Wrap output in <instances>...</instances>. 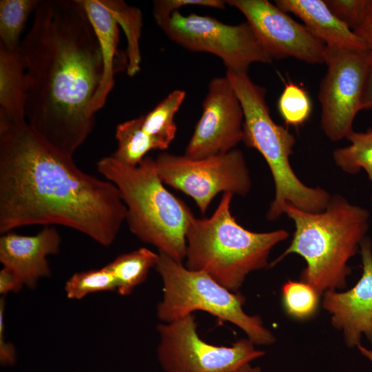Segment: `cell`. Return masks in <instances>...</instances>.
Instances as JSON below:
<instances>
[{"label":"cell","mask_w":372,"mask_h":372,"mask_svg":"<svg viewBox=\"0 0 372 372\" xmlns=\"http://www.w3.org/2000/svg\"><path fill=\"white\" fill-rule=\"evenodd\" d=\"M226 1L223 0H156L153 1L152 13L156 24L160 26L171 14L181 7L198 6L223 10Z\"/></svg>","instance_id":"obj_28"},{"label":"cell","mask_w":372,"mask_h":372,"mask_svg":"<svg viewBox=\"0 0 372 372\" xmlns=\"http://www.w3.org/2000/svg\"><path fill=\"white\" fill-rule=\"evenodd\" d=\"M39 0L0 1V43L10 51H17L20 37Z\"/></svg>","instance_id":"obj_23"},{"label":"cell","mask_w":372,"mask_h":372,"mask_svg":"<svg viewBox=\"0 0 372 372\" xmlns=\"http://www.w3.org/2000/svg\"><path fill=\"white\" fill-rule=\"evenodd\" d=\"M143 115L118 124L116 128L117 148L112 156L130 166L138 165L151 150L158 149L157 143L143 129Z\"/></svg>","instance_id":"obj_21"},{"label":"cell","mask_w":372,"mask_h":372,"mask_svg":"<svg viewBox=\"0 0 372 372\" xmlns=\"http://www.w3.org/2000/svg\"><path fill=\"white\" fill-rule=\"evenodd\" d=\"M4 309L5 300H0V363L3 366H12L17 360L16 351L14 346L6 342L4 337Z\"/></svg>","instance_id":"obj_30"},{"label":"cell","mask_w":372,"mask_h":372,"mask_svg":"<svg viewBox=\"0 0 372 372\" xmlns=\"http://www.w3.org/2000/svg\"><path fill=\"white\" fill-rule=\"evenodd\" d=\"M154 160L163 183L191 197L203 214L218 194L245 196L251 187L246 160L237 149L200 159L163 152Z\"/></svg>","instance_id":"obj_8"},{"label":"cell","mask_w":372,"mask_h":372,"mask_svg":"<svg viewBox=\"0 0 372 372\" xmlns=\"http://www.w3.org/2000/svg\"><path fill=\"white\" fill-rule=\"evenodd\" d=\"M156 355L164 372H236L265 355L249 339L231 346H216L202 340L193 314L157 327Z\"/></svg>","instance_id":"obj_10"},{"label":"cell","mask_w":372,"mask_h":372,"mask_svg":"<svg viewBox=\"0 0 372 372\" xmlns=\"http://www.w3.org/2000/svg\"><path fill=\"white\" fill-rule=\"evenodd\" d=\"M278 111L285 123L294 127L304 124L312 111L311 99L300 85L286 83L278 101Z\"/></svg>","instance_id":"obj_27"},{"label":"cell","mask_w":372,"mask_h":372,"mask_svg":"<svg viewBox=\"0 0 372 372\" xmlns=\"http://www.w3.org/2000/svg\"><path fill=\"white\" fill-rule=\"evenodd\" d=\"M24 285L17 276L10 269L3 267L0 271V293L19 292Z\"/></svg>","instance_id":"obj_32"},{"label":"cell","mask_w":372,"mask_h":372,"mask_svg":"<svg viewBox=\"0 0 372 372\" xmlns=\"http://www.w3.org/2000/svg\"><path fill=\"white\" fill-rule=\"evenodd\" d=\"M96 168L118 189L127 208L130 231L158 252L182 262L186 254V231L194 216L160 178L154 158L146 156L138 165H125L112 155L101 158Z\"/></svg>","instance_id":"obj_4"},{"label":"cell","mask_w":372,"mask_h":372,"mask_svg":"<svg viewBox=\"0 0 372 372\" xmlns=\"http://www.w3.org/2000/svg\"><path fill=\"white\" fill-rule=\"evenodd\" d=\"M159 27L182 48L218 56L227 71L247 73L254 63L272 62L247 21L229 25L208 16L176 11Z\"/></svg>","instance_id":"obj_9"},{"label":"cell","mask_w":372,"mask_h":372,"mask_svg":"<svg viewBox=\"0 0 372 372\" xmlns=\"http://www.w3.org/2000/svg\"><path fill=\"white\" fill-rule=\"evenodd\" d=\"M367 54L369 63L372 66V50H369Z\"/></svg>","instance_id":"obj_36"},{"label":"cell","mask_w":372,"mask_h":372,"mask_svg":"<svg viewBox=\"0 0 372 372\" xmlns=\"http://www.w3.org/2000/svg\"><path fill=\"white\" fill-rule=\"evenodd\" d=\"M127 208L117 187L81 170L28 125L0 113V233L65 226L102 246L116 240Z\"/></svg>","instance_id":"obj_1"},{"label":"cell","mask_w":372,"mask_h":372,"mask_svg":"<svg viewBox=\"0 0 372 372\" xmlns=\"http://www.w3.org/2000/svg\"><path fill=\"white\" fill-rule=\"evenodd\" d=\"M158 254L155 269L163 286V299L156 308L161 320L169 322L203 311L237 326L254 344L275 342L259 316L245 312L242 295L227 289L203 271L190 270L165 254Z\"/></svg>","instance_id":"obj_7"},{"label":"cell","mask_w":372,"mask_h":372,"mask_svg":"<svg viewBox=\"0 0 372 372\" xmlns=\"http://www.w3.org/2000/svg\"><path fill=\"white\" fill-rule=\"evenodd\" d=\"M327 46V45H326ZM369 51V50H368ZM368 51L327 46V72L318 92L321 105V127L331 141H339L351 133L371 65Z\"/></svg>","instance_id":"obj_11"},{"label":"cell","mask_w":372,"mask_h":372,"mask_svg":"<svg viewBox=\"0 0 372 372\" xmlns=\"http://www.w3.org/2000/svg\"><path fill=\"white\" fill-rule=\"evenodd\" d=\"M17 52L25 73V121L73 156L94 128L92 102L103 71L99 41L79 0H39Z\"/></svg>","instance_id":"obj_2"},{"label":"cell","mask_w":372,"mask_h":372,"mask_svg":"<svg viewBox=\"0 0 372 372\" xmlns=\"http://www.w3.org/2000/svg\"><path fill=\"white\" fill-rule=\"evenodd\" d=\"M353 31L372 50V0H366L362 17Z\"/></svg>","instance_id":"obj_31"},{"label":"cell","mask_w":372,"mask_h":372,"mask_svg":"<svg viewBox=\"0 0 372 372\" xmlns=\"http://www.w3.org/2000/svg\"><path fill=\"white\" fill-rule=\"evenodd\" d=\"M362 276L344 292L327 291L322 307L331 315L332 325L342 331L349 347H357L364 335L372 344V243L365 237L360 244Z\"/></svg>","instance_id":"obj_14"},{"label":"cell","mask_w":372,"mask_h":372,"mask_svg":"<svg viewBox=\"0 0 372 372\" xmlns=\"http://www.w3.org/2000/svg\"><path fill=\"white\" fill-rule=\"evenodd\" d=\"M331 12L349 28L353 30L361 19L366 0H325Z\"/></svg>","instance_id":"obj_29"},{"label":"cell","mask_w":372,"mask_h":372,"mask_svg":"<svg viewBox=\"0 0 372 372\" xmlns=\"http://www.w3.org/2000/svg\"><path fill=\"white\" fill-rule=\"evenodd\" d=\"M346 138L350 145L333 152L335 165L350 174L364 169L372 183V128L364 132L353 131Z\"/></svg>","instance_id":"obj_22"},{"label":"cell","mask_w":372,"mask_h":372,"mask_svg":"<svg viewBox=\"0 0 372 372\" xmlns=\"http://www.w3.org/2000/svg\"><path fill=\"white\" fill-rule=\"evenodd\" d=\"M202 108L184 155L200 159L236 149L243 139L244 113L226 75L210 80Z\"/></svg>","instance_id":"obj_13"},{"label":"cell","mask_w":372,"mask_h":372,"mask_svg":"<svg viewBox=\"0 0 372 372\" xmlns=\"http://www.w3.org/2000/svg\"><path fill=\"white\" fill-rule=\"evenodd\" d=\"M358 349H359L360 352L366 358L369 359L372 362V350L368 349L365 348L364 347H362L360 344H359L357 346Z\"/></svg>","instance_id":"obj_35"},{"label":"cell","mask_w":372,"mask_h":372,"mask_svg":"<svg viewBox=\"0 0 372 372\" xmlns=\"http://www.w3.org/2000/svg\"><path fill=\"white\" fill-rule=\"evenodd\" d=\"M371 108H372V66L367 76L360 105L361 110Z\"/></svg>","instance_id":"obj_33"},{"label":"cell","mask_w":372,"mask_h":372,"mask_svg":"<svg viewBox=\"0 0 372 372\" xmlns=\"http://www.w3.org/2000/svg\"><path fill=\"white\" fill-rule=\"evenodd\" d=\"M232 197L231 193L223 194L211 216L191 221L185 235V266L236 292L248 274L267 266L272 249L289 234L282 229L268 232L245 229L231 214Z\"/></svg>","instance_id":"obj_5"},{"label":"cell","mask_w":372,"mask_h":372,"mask_svg":"<svg viewBox=\"0 0 372 372\" xmlns=\"http://www.w3.org/2000/svg\"><path fill=\"white\" fill-rule=\"evenodd\" d=\"M99 41L103 59V77L92 102V111L101 109L114 85L116 74L127 66V58L120 52L118 22L112 0H79Z\"/></svg>","instance_id":"obj_16"},{"label":"cell","mask_w":372,"mask_h":372,"mask_svg":"<svg viewBox=\"0 0 372 372\" xmlns=\"http://www.w3.org/2000/svg\"><path fill=\"white\" fill-rule=\"evenodd\" d=\"M275 5L300 18L307 30L327 46L368 51L364 42L340 21L322 0H276Z\"/></svg>","instance_id":"obj_17"},{"label":"cell","mask_w":372,"mask_h":372,"mask_svg":"<svg viewBox=\"0 0 372 372\" xmlns=\"http://www.w3.org/2000/svg\"><path fill=\"white\" fill-rule=\"evenodd\" d=\"M225 75L243 110L242 141L261 154L273 177L275 195L267 219L277 220L284 214L287 203L309 212L323 211L331 196L320 187L307 186L294 173L289 157L296 138L286 127L272 119L266 102L265 87L253 82L247 73L227 71Z\"/></svg>","instance_id":"obj_6"},{"label":"cell","mask_w":372,"mask_h":372,"mask_svg":"<svg viewBox=\"0 0 372 372\" xmlns=\"http://www.w3.org/2000/svg\"><path fill=\"white\" fill-rule=\"evenodd\" d=\"M26 79L17 51L0 43V113L14 120L25 118Z\"/></svg>","instance_id":"obj_18"},{"label":"cell","mask_w":372,"mask_h":372,"mask_svg":"<svg viewBox=\"0 0 372 372\" xmlns=\"http://www.w3.org/2000/svg\"><path fill=\"white\" fill-rule=\"evenodd\" d=\"M320 294L311 285L302 281L288 280L282 287V307L289 316L305 320L318 310Z\"/></svg>","instance_id":"obj_25"},{"label":"cell","mask_w":372,"mask_h":372,"mask_svg":"<svg viewBox=\"0 0 372 372\" xmlns=\"http://www.w3.org/2000/svg\"><path fill=\"white\" fill-rule=\"evenodd\" d=\"M64 290L69 299L81 300L93 293L116 291V283L112 271L105 265L74 273L65 282Z\"/></svg>","instance_id":"obj_26"},{"label":"cell","mask_w":372,"mask_h":372,"mask_svg":"<svg viewBox=\"0 0 372 372\" xmlns=\"http://www.w3.org/2000/svg\"><path fill=\"white\" fill-rule=\"evenodd\" d=\"M112 2L115 17L125 32L127 41V72L130 76H133L141 69L139 38L142 28V14L138 8L128 6L123 1L112 0Z\"/></svg>","instance_id":"obj_24"},{"label":"cell","mask_w":372,"mask_h":372,"mask_svg":"<svg viewBox=\"0 0 372 372\" xmlns=\"http://www.w3.org/2000/svg\"><path fill=\"white\" fill-rule=\"evenodd\" d=\"M61 238L52 226H45L33 236L9 231L0 238V262L30 289L51 274L48 256L60 251Z\"/></svg>","instance_id":"obj_15"},{"label":"cell","mask_w":372,"mask_h":372,"mask_svg":"<svg viewBox=\"0 0 372 372\" xmlns=\"http://www.w3.org/2000/svg\"><path fill=\"white\" fill-rule=\"evenodd\" d=\"M245 17L269 56L293 57L310 64L325 62L326 45L287 12L267 0H227Z\"/></svg>","instance_id":"obj_12"},{"label":"cell","mask_w":372,"mask_h":372,"mask_svg":"<svg viewBox=\"0 0 372 372\" xmlns=\"http://www.w3.org/2000/svg\"><path fill=\"white\" fill-rule=\"evenodd\" d=\"M159 254L141 247L117 256L107 267L114 275L116 291L121 296H127L143 283L149 270L156 267Z\"/></svg>","instance_id":"obj_19"},{"label":"cell","mask_w":372,"mask_h":372,"mask_svg":"<svg viewBox=\"0 0 372 372\" xmlns=\"http://www.w3.org/2000/svg\"><path fill=\"white\" fill-rule=\"evenodd\" d=\"M284 214L293 221L295 231L290 245L271 266L296 254L306 262L300 281L320 295L344 289L351 273L349 260L358 252L369 229L367 209L335 194L322 211L309 212L287 203Z\"/></svg>","instance_id":"obj_3"},{"label":"cell","mask_w":372,"mask_h":372,"mask_svg":"<svg viewBox=\"0 0 372 372\" xmlns=\"http://www.w3.org/2000/svg\"><path fill=\"white\" fill-rule=\"evenodd\" d=\"M236 372H262V370L259 366H252L250 364H248Z\"/></svg>","instance_id":"obj_34"},{"label":"cell","mask_w":372,"mask_h":372,"mask_svg":"<svg viewBox=\"0 0 372 372\" xmlns=\"http://www.w3.org/2000/svg\"><path fill=\"white\" fill-rule=\"evenodd\" d=\"M185 96L184 90H173L152 110L143 115V129L157 143L160 150L167 149L176 137L174 117Z\"/></svg>","instance_id":"obj_20"}]
</instances>
